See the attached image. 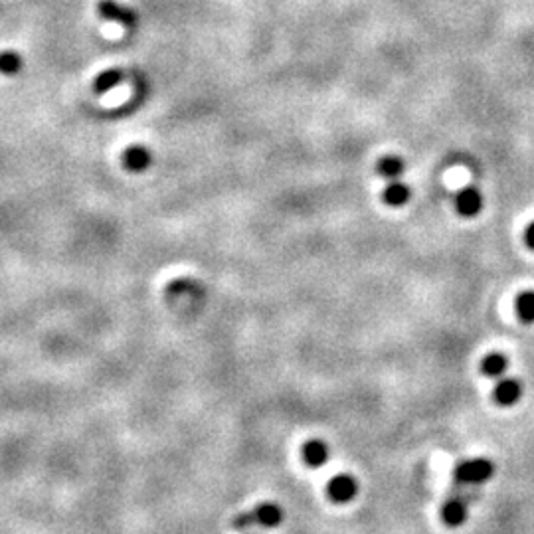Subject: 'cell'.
I'll return each mask as SVG.
<instances>
[{"mask_svg": "<svg viewBox=\"0 0 534 534\" xmlns=\"http://www.w3.org/2000/svg\"><path fill=\"white\" fill-rule=\"evenodd\" d=\"M123 79H125L123 69H119V67L105 69V72H101L97 78L93 79V92L97 93V95H103V93L111 92V90H115L117 85H121Z\"/></svg>", "mask_w": 534, "mask_h": 534, "instance_id": "cell-11", "label": "cell"}, {"mask_svg": "<svg viewBox=\"0 0 534 534\" xmlns=\"http://www.w3.org/2000/svg\"><path fill=\"white\" fill-rule=\"evenodd\" d=\"M524 242H526L528 248L534 249V222L526 228V232H524Z\"/></svg>", "mask_w": 534, "mask_h": 534, "instance_id": "cell-17", "label": "cell"}, {"mask_svg": "<svg viewBox=\"0 0 534 534\" xmlns=\"http://www.w3.org/2000/svg\"><path fill=\"white\" fill-rule=\"evenodd\" d=\"M517 315L522 323L533 325L534 323V291H524L517 297Z\"/></svg>", "mask_w": 534, "mask_h": 534, "instance_id": "cell-14", "label": "cell"}, {"mask_svg": "<svg viewBox=\"0 0 534 534\" xmlns=\"http://www.w3.org/2000/svg\"><path fill=\"white\" fill-rule=\"evenodd\" d=\"M234 528H237V531H249V528H253V519H251L249 510H246V512H242V515H237V517H235Z\"/></svg>", "mask_w": 534, "mask_h": 534, "instance_id": "cell-16", "label": "cell"}, {"mask_svg": "<svg viewBox=\"0 0 534 534\" xmlns=\"http://www.w3.org/2000/svg\"><path fill=\"white\" fill-rule=\"evenodd\" d=\"M22 69V56L14 50H4L0 52V74L2 76H16Z\"/></svg>", "mask_w": 534, "mask_h": 534, "instance_id": "cell-15", "label": "cell"}, {"mask_svg": "<svg viewBox=\"0 0 534 534\" xmlns=\"http://www.w3.org/2000/svg\"><path fill=\"white\" fill-rule=\"evenodd\" d=\"M356 493H358V483L351 473H339L326 485V497L333 503H339V505L351 503L352 499L356 497Z\"/></svg>", "mask_w": 534, "mask_h": 534, "instance_id": "cell-2", "label": "cell"}, {"mask_svg": "<svg viewBox=\"0 0 534 534\" xmlns=\"http://www.w3.org/2000/svg\"><path fill=\"white\" fill-rule=\"evenodd\" d=\"M331 457V449H328V443L323 442V440H309L303 445V461L307 463V467H323L326 461Z\"/></svg>", "mask_w": 534, "mask_h": 534, "instance_id": "cell-9", "label": "cell"}, {"mask_svg": "<svg viewBox=\"0 0 534 534\" xmlns=\"http://www.w3.org/2000/svg\"><path fill=\"white\" fill-rule=\"evenodd\" d=\"M410 200H412V188L402 181H392L384 190V202L388 206L400 208V206H406Z\"/></svg>", "mask_w": 534, "mask_h": 534, "instance_id": "cell-10", "label": "cell"}, {"mask_svg": "<svg viewBox=\"0 0 534 534\" xmlns=\"http://www.w3.org/2000/svg\"><path fill=\"white\" fill-rule=\"evenodd\" d=\"M123 169L133 174L144 172L153 165V153L144 147V144H131L123 151Z\"/></svg>", "mask_w": 534, "mask_h": 534, "instance_id": "cell-6", "label": "cell"}, {"mask_svg": "<svg viewBox=\"0 0 534 534\" xmlns=\"http://www.w3.org/2000/svg\"><path fill=\"white\" fill-rule=\"evenodd\" d=\"M378 174L388 178V181H400L404 176L406 172V162L404 158L398 157V155H388V157H382L378 160Z\"/></svg>", "mask_w": 534, "mask_h": 534, "instance_id": "cell-12", "label": "cell"}, {"mask_svg": "<svg viewBox=\"0 0 534 534\" xmlns=\"http://www.w3.org/2000/svg\"><path fill=\"white\" fill-rule=\"evenodd\" d=\"M483 206H485V198H483L481 190L475 186H467L463 190H459L456 196V210L459 216L463 218H475L481 214Z\"/></svg>", "mask_w": 534, "mask_h": 534, "instance_id": "cell-4", "label": "cell"}, {"mask_svg": "<svg viewBox=\"0 0 534 534\" xmlns=\"http://www.w3.org/2000/svg\"><path fill=\"white\" fill-rule=\"evenodd\" d=\"M99 14L103 16L105 20L111 22H119L123 26L133 28L137 24V14L129 6L119 4L117 0H101L99 2Z\"/></svg>", "mask_w": 534, "mask_h": 534, "instance_id": "cell-8", "label": "cell"}, {"mask_svg": "<svg viewBox=\"0 0 534 534\" xmlns=\"http://www.w3.org/2000/svg\"><path fill=\"white\" fill-rule=\"evenodd\" d=\"M249 515L253 519V526H263V528H275L285 519L283 508L279 507L277 503H272V501L260 503L258 507L249 510Z\"/></svg>", "mask_w": 534, "mask_h": 534, "instance_id": "cell-7", "label": "cell"}, {"mask_svg": "<svg viewBox=\"0 0 534 534\" xmlns=\"http://www.w3.org/2000/svg\"><path fill=\"white\" fill-rule=\"evenodd\" d=\"M467 515H469V497L465 493H453L442 505V521L451 528L467 521Z\"/></svg>", "mask_w": 534, "mask_h": 534, "instance_id": "cell-3", "label": "cell"}, {"mask_svg": "<svg viewBox=\"0 0 534 534\" xmlns=\"http://www.w3.org/2000/svg\"><path fill=\"white\" fill-rule=\"evenodd\" d=\"M495 475V463L489 457H471L459 461L453 469V481L459 487H477Z\"/></svg>", "mask_w": 534, "mask_h": 534, "instance_id": "cell-1", "label": "cell"}, {"mask_svg": "<svg viewBox=\"0 0 534 534\" xmlns=\"http://www.w3.org/2000/svg\"><path fill=\"white\" fill-rule=\"evenodd\" d=\"M522 394H524V386H522V382L519 378L503 376L499 378V382H497L495 390H493V398H495V402L499 406L508 408V406L517 404L522 398Z\"/></svg>", "mask_w": 534, "mask_h": 534, "instance_id": "cell-5", "label": "cell"}, {"mask_svg": "<svg viewBox=\"0 0 534 534\" xmlns=\"http://www.w3.org/2000/svg\"><path fill=\"white\" fill-rule=\"evenodd\" d=\"M508 370V358L503 352H489L481 360V372L489 378H503Z\"/></svg>", "mask_w": 534, "mask_h": 534, "instance_id": "cell-13", "label": "cell"}]
</instances>
